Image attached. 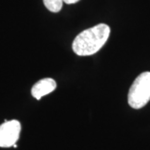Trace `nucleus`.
<instances>
[{
	"instance_id": "nucleus-1",
	"label": "nucleus",
	"mask_w": 150,
	"mask_h": 150,
	"mask_svg": "<svg viewBox=\"0 0 150 150\" xmlns=\"http://www.w3.org/2000/svg\"><path fill=\"white\" fill-rule=\"evenodd\" d=\"M109 35V26L105 23H99L80 33L74 38L72 48L79 56H90L103 48Z\"/></svg>"
},
{
	"instance_id": "nucleus-2",
	"label": "nucleus",
	"mask_w": 150,
	"mask_h": 150,
	"mask_svg": "<svg viewBox=\"0 0 150 150\" xmlns=\"http://www.w3.org/2000/svg\"><path fill=\"white\" fill-rule=\"evenodd\" d=\"M150 100V72L139 74L130 87L128 102L130 107L139 109Z\"/></svg>"
},
{
	"instance_id": "nucleus-3",
	"label": "nucleus",
	"mask_w": 150,
	"mask_h": 150,
	"mask_svg": "<svg viewBox=\"0 0 150 150\" xmlns=\"http://www.w3.org/2000/svg\"><path fill=\"white\" fill-rule=\"evenodd\" d=\"M21 123L18 120L5 121L0 125V148H9L19 139Z\"/></svg>"
},
{
	"instance_id": "nucleus-4",
	"label": "nucleus",
	"mask_w": 150,
	"mask_h": 150,
	"mask_svg": "<svg viewBox=\"0 0 150 150\" xmlns=\"http://www.w3.org/2000/svg\"><path fill=\"white\" fill-rule=\"evenodd\" d=\"M56 87H57V83L54 79L50 78H46L39 80L33 86L31 93L33 97H34L37 100H39L41 99L42 97L54 91L56 89Z\"/></svg>"
},
{
	"instance_id": "nucleus-5",
	"label": "nucleus",
	"mask_w": 150,
	"mask_h": 150,
	"mask_svg": "<svg viewBox=\"0 0 150 150\" xmlns=\"http://www.w3.org/2000/svg\"><path fill=\"white\" fill-rule=\"evenodd\" d=\"M64 3V0H43L47 9L53 13H59L62 9Z\"/></svg>"
},
{
	"instance_id": "nucleus-6",
	"label": "nucleus",
	"mask_w": 150,
	"mask_h": 150,
	"mask_svg": "<svg viewBox=\"0 0 150 150\" xmlns=\"http://www.w3.org/2000/svg\"><path fill=\"white\" fill-rule=\"evenodd\" d=\"M79 1H80V0H64V2L67 4H74L78 3Z\"/></svg>"
}]
</instances>
